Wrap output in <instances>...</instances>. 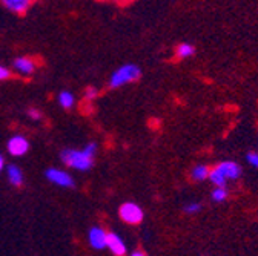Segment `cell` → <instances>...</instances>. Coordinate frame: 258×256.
I'll return each mask as SVG.
<instances>
[{
  "label": "cell",
  "instance_id": "1",
  "mask_svg": "<svg viewBox=\"0 0 258 256\" xmlns=\"http://www.w3.org/2000/svg\"><path fill=\"white\" fill-rule=\"evenodd\" d=\"M95 153H97V144L89 143L80 150H77V149H64L60 153V158L68 167L85 172V170H89L92 167Z\"/></svg>",
  "mask_w": 258,
  "mask_h": 256
},
{
  "label": "cell",
  "instance_id": "2",
  "mask_svg": "<svg viewBox=\"0 0 258 256\" xmlns=\"http://www.w3.org/2000/svg\"><path fill=\"white\" fill-rule=\"evenodd\" d=\"M241 175V166L235 161H223L218 163L215 167L211 169L209 174V181L214 186H220V187H226L228 181L231 180H237Z\"/></svg>",
  "mask_w": 258,
  "mask_h": 256
},
{
  "label": "cell",
  "instance_id": "3",
  "mask_svg": "<svg viewBox=\"0 0 258 256\" xmlns=\"http://www.w3.org/2000/svg\"><path fill=\"white\" fill-rule=\"evenodd\" d=\"M142 75V69L134 65V63H127V65L120 66L109 78V86L111 88H120L123 84H127L131 81L139 80Z\"/></svg>",
  "mask_w": 258,
  "mask_h": 256
},
{
  "label": "cell",
  "instance_id": "4",
  "mask_svg": "<svg viewBox=\"0 0 258 256\" xmlns=\"http://www.w3.org/2000/svg\"><path fill=\"white\" fill-rule=\"evenodd\" d=\"M118 215L120 218L127 222V224H140L143 221V210L139 204L136 203H124L120 206V210H118Z\"/></svg>",
  "mask_w": 258,
  "mask_h": 256
},
{
  "label": "cell",
  "instance_id": "5",
  "mask_svg": "<svg viewBox=\"0 0 258 256\" xmlns=\"http://www.w3.org/2000/svg\"><path fill=\"white\" fill-rule=\"evenodd\" d=\"M45 175L51 183H54V184H57L60 187H74L76 186V181L73 180V177L68 172H64V170L52 167V169H48L45 172Z\"/></svg>",
  "mask_w": 258,
  "mask_h": 256
},
{
  "label": "cell",
  "instance_id": "6",
  "mask_svg": "<svg viewBox=\"0 0 258 256\" xmlns=\"http://www.w3.org/2000/svg\"><path fill=\"white\" fill-rule=\"evenodd\" d=\"M88 241L92 248L95 250H103L106 248L108 242V232H105L102 227H92L88 233Z\"/></svg>",
  "mask_w": 258,
  "mask_h": 256
},
{
  "label": "cell",
  "instance_id": "7",
  "mask_svg": "<svg viewBox=\"0 0 258 256\" xmlns=\"http://www.w3.org/2000/svg\"><path fill=\"white\" fill-rule=\"evenodd\" d=\"M8 152L13 156H23L28 150H29V143L25 137L22 135H14L10 138L8 144H7Z\"/></svg>",
  "mask_w": 258,
  "mask_h": 256
},
{
  "label": "cell",
  "instance_id": "8",
  "mask_svg": "<svg viewBox=\"0 0 258 256\" xmlns=\"http://www.w3.org/2000/svg\"><path fill=\"white\" fill-rule=\"evenodd\" d=\"M106 248H109L111 253L115 254V256H123V254H126V244H124V241H123L117 233H112V232L108 233Z\"/></svg>",
  "mask_w": 258,
  "mask_h": 256
},
{
  "label": "cell",
  "instance_id": "9",
  "mask_svg": "<svg viewBox=\"0 0 258 256\" xmlns=\"http://www.w3.org/2000/svg\"><path fill=\"white\" fill-rule=\"evenodd\" d=\"M14 68L20 74H23V75H29V74L34 72L36 63H34V60H31L29 57H19V58L14 60Z\"/></svg>",
  "mask_w": 258,
  "mask_h": 256
},
{
  "label": "cell",
  "instance_id": "10",
  "mask_svg": "<svg viewBox=\"0 0 258 256\" xmlns=\"http://www.w3.org/2000/svg\"><path fill=\"white\" fill-rule=\"evenodd\" d=\"M2 4L16 14H23L31 5V0H2Z\"/></svg>",
  "mask_w": 258,
  "mask_h": 256
},
{
  "label": "cell",
  "instance_id": "11",
  "mask_svg": "<svg viewBox=\"0 0 258 256\" xmlns=\"http://www.w3.org/2000/svg\"><path fill=\"white\" fill-rule=\"evenodd\" d=\"M7 175H8V180L13 186L20 187L23 184V174H22L20 167H17L16 164H11L7 167Z\"/></svg>",
  "mask_w": 258,
  "mask_h": 256
},
{
  "label": "cell",
  "instance_id": "12",
  "mask_svg": "<svg viewBox=\"0 0 258 256\" xmlns=\"http://www.w3.org/2000/svg\"><path fill=\"white\" fill-rule=\"evenodd\" d=\"M209 174H211V169L206 166V164H199L192 169L190 175H192V180H196V181H205L209 178Z\"/></svg>",
  "mask_w": 258,
  "mask_h": 256
},
{
  "label": "cell",
  "instance_id": "13",
  "mask_svg": "<svg viewBox=\"0 0 258 256\" xmlns=\"http://www.w3.org/2000/svg\"><path fill=\"white\" fill-rule=\"evenodd\" d=\"M58 103L64 109H71L74 106V103H76V97L70 91H61L58 94Z\"/></svg>",
  "mask_w": 258,
  "mask_h": 256
},
{
  "label": "cell",
  "instance_id": "14",
  "mask_svg": "<svg viewBox=\"0 0 258 256\" xmlns=\"http://www.w3.org/2000/svg\"><path fill=\"white\" fill-rule=\"evenodd\" d=\"M175 54L178 58H187V57H192L194 54H196V48H194L190 43H181L177 46Z\"/></svg>",
  "mask_w": 258,
  "mask_h": 256
},
{
  "label": "cell",
  "instance_id": "15",
  "mask_svg": "<svg viewBox=\"0 0 258 256\" xmlns=\"http://www.w3.org/2000/svg\"><path fill=\"white\" fill-rule=\"evenodd\" d=\"M211 197H212V201H215V203H223V201L228 200V197H229V192H228V189H226V187L215 186V189L212 190Z\"/></svg>",
  "mask_w": 258,
  "mask_h": 256
},
{
  "label": "cell",
  "instance_id": "16",
  "mask_svg": "<svg viewBox=\"0 0 258 256\" xmlns=\"http://www.w3.org/2000/svg\"><path fill=\"white\" fill-rule=\"evenodd\" d=\"M202 209H203V206H202L200 203H187V204L183 207L184 213H199Z\"/></svg>",
  "mask_w": 258,
  "mask_h": 256
},
{
  "label": "cell",
  "instance_id": "17",
  "mask_svg": "<svg viewBox=\"0 0 258 256\" xmlns=\"http://www.w3.org/2000/svg\"><path fill=\"white\" fill-rule=\"evenodd\" d=\"M246 159H247V163L252 166V167H256L258 169V152H249L246 155Z\"/></svg>",
  "mask_w": 258,
  "mask_h": 256
},
{
  "label": "cell",
  "instance_id": "18",
  "mask_svg": "<svg viewBox=\"0 0 258 256\" xmlns=\"http://www.w3.org/2000/svg\"><path fill=\"white\" fill-rule=\"evenodd\" d=\"M97 95H99V91H97L95 88H88V89L85 91V100L92 102V100L97 99Z\"/></svg>",
  "mask_w": 258,
  "mask_h": 256
},
{
  "label": "cell",
  "instance_id": "19",
  "mask_svg": "<svg viewBox=\"0 0 258 256\" xmlns=\"http://www.w3.org/2000/svg\"><path fill=\"white\" fill-rule=\"evenodd\" d=\"M10 75H11L10 69H7L5 66L0 65V80H7V78H10Z\"/></svg>",
  "mask_w": 258,
  "mask_h": 256
},
{
  "label": "cell",
  "instance_id": "20",
  "mask_svg": "<svg viewBox=\"0 0 258 256\" xmlns=\"http://www.w3.org/2000/svg\"><path fill=\"white\" fill-rule=\"evenodd\" d=\"M28 115L32 118V120H40V111H37V109H29L28 111Z\"/></svg>",
  "mask_w": 258,
  "mask_h": 256
},
{
  "label": "cell",
  "instance_id": "21",
  "mask_svg": "<svg viewBox=\"0 0 258 256\" xmlns=\"http://www.w3.org/2000/svg\"><path fill=\"white\" fill-rule=\"evenodd\" d=\"M143 254H146V253H145V251H140V250L133 251V256H143Z\"/></svg>",
  "mask_w": 258,
  "mask_h": 256
},
{
  "label": "cell",
  "instance_id": "22",
  "mask_svg": "<svg viewBox=\"0 0 258 256\" xmlns=\"http://www.w3.org/2000/svg\"><path fill=\"white\" fill-rule=\"evenodd\" d=\"M4 166H5V159H4V156L0 155V170L4 169Z\"/></svg>",
  "mask_w": 258,
  "mask_h": 256
},
{
  "label": "cell",
  "instance_id": "23",
  "mask_svg": "<svg viewBox=\"0 0 258 256\" xmlns=\"http://www.w3.org/2000/svg\"><path fill=\"white\" fill-rule=\"evenodd\" d=\"M118 2H121V4H126V2H129V0H118Z\"/></svg>",
  "mask_w": 258,
  "mask_h": 256
}]
</instances>
